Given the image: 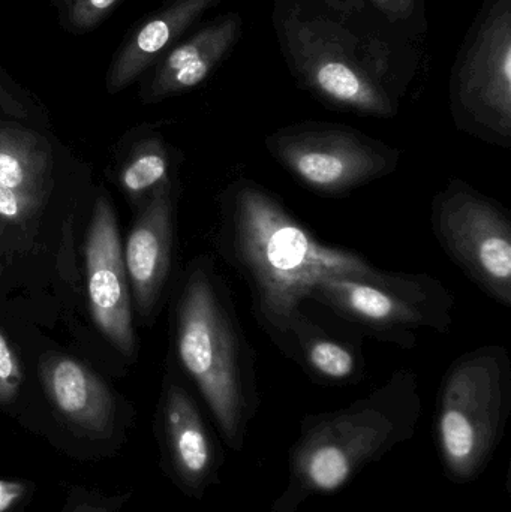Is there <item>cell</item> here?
<instances>
[{
    "label": "cell",
    "instance_id": "obj_17",
    "mask_svg": "<svg viewBox=\"0 0 511 512\" xmlns=\"http://www.w3.org/2000/svg\"><path fill=\"white\" fill-rule=\"evenodd\" d=\"M132 155L120 174V185L126 194L140 197L170 180L167 149L158 137L141 141Z\"/></svg>",
    "mask_w": 511,
    "mask_h": 512
},
{
    "label": "cell",
    "instance_id": "obj_16",
    "mask_svg": "<svg viewBox=\"0 0 511 512\" xmlns=\"http://www.w3.org/2000/svg\"><path fill=\"white\" fill-rule=\"evenodd\" d=\"M290 358H297L311 375L329 382L351 381L363 367L360 351L321 330L305 313L291 330Z\"/></svg>",
    "mask_w": 511,
    "mask_h": 512
},
{
    "label": "cell",
    "instance_id": "obj_21",
    "mask_svg": "<svg viewBox=\"0 0 511 512\" xmlns=\"http://www.w3.org/2000/svg\"><path fill=\"white\" fill-rule=\"evenodd\" d=\"M23 382V372L14 349L6 337L0 333V403L9 405L14 402Z\"/></svg>",
    "mask_w": 511,
    "mask_h": 512
},
{
    "label": "cell",
    "instance_id": "obj_25",
    "mask_svg": "<svg viewBox=\"0 0 511 512\" xmlns=\"http://www.w3.org/2000/svg\"><path fill=\"white\" fill-rule=\"evenodd\" d=\"M72 512H105V510L104 508L98 507V505L81 504Z\"/></svg>",
    "mask_w": 511,
    "mask_h": 512
},
{
    "label": "cell",
    "instance_id": "obj_10",
    "mask_svg": "<svg viewBox=\"0 0 511 512\" xmlns=\"http://www.w3.org/2000/svg\"><path fill=\"white\" fill-rule=\"evenodd\" d=\"M243 33L242 14L228 11L198 24L141 77L143 104H158L206 83L231 56Z\"/></svg>",
    "mask_w": 511,
    "mask_h": 512
},
{
    "label": "cell",
    "instance_id": "obj_3",
    "mask_svg": "<svg viewBox=\"0 0 511 512\" xmlns=\"http://www.w3.org/2000/svg\"><path fill=\"white\" fill-rule=\"evenodd\" d=\"M209 262L192 267L177 309L180 363L231 444L257 403L255 354Z\"/></svg>",
    "mask_w": 511,
    "mask_h": 512
},
{
    "label": "cell",
    "instance_id": "obj_24",
    "mask_svg": "<svg viewBox=\"0 0 511 512\" xmlns=\"http://www.w3.org/2000/svg\"><path fill=\"white\" fill-rule=\"evenodd\" d=\"M26 484L0 480V512H12L26 496Z\"/></svg>",
    "mask_w": 511,
    "mask_h": 512
},
{
    "label": "cell",
    "instance_id": "obj_20",
    "mask_svg": "<svg viewBox=\"0 0 511 512\" xmlns=\"http://www.w3.org/2000/svg\"><path fill=\"white\" fill-rule=\"evenodd\" d=\"M0 113L17 122H27L35 116V102L30 93L0 66Z\"/></svg>",
    "mask_w": 511,
    "mask_h": 512
},
{
    "label": "cell",
    "instance_id": "obj_8",
    "mask_svg": "<svg viewBox=\"0 0 511 512\" xmlns=\"http://www.w3.org/2000/svg\"><path fill=\"white\" fill-rule=\"evenodd\" d=\"M511 361L504 346L486 345L453 361L441 384L438 435L455 468H470L509 409Z\"/></svg>",
    "mask_w": 511,
    "mask_h": 512
},
{
    "label": "cell",
    "instance_id": "obj_19",
    "mask_svg": "<svg viewBox=\"0 0 511 512\" xmlns=\"http://www.w3.org/2000/svg\"><path fill=\"white\" fill-rule=\"evenodd\" d=\"M368 2L389 26L407 38L426 29L423 0H368Z\"/></svg>",
    "mask_w": 511,
    "mask_h": 512
},
{
    "label": "cell",
    "instance_id": "obj_12",
    "mask_svg": "<svg viewBox=\"0 0 511 512\" xmlns=\"http://www.w3.org/2000/svg\"><path fill=\"white\" fill-rule=\"evenodd\" d=\"M173 191L171 182L150 194L146 207L126 242L125 267L141 315L152 312L170 273L173 251Z\"/></svg>",
    "mask_w": 511,
    "mask_h": 512
},
{
    "label": "cell",
    "instance_id": "obj_4",
    "mask_svg": "<svg viewBox=\"0 0 511 512\" xmlns=\"http://www.w3.org/2000/svg\"><path fill=\"white\" fill-rule=\"evenodd\" d=\"M308 300L380 340L411 346L417 331L449 333L455 297L426 273L375 270L366 276H330L315 283Z\"/></svg>",
    "mask_w": 511,
    "mask_h": 512
},
{
    "label": "cell",
    "instance_id": "obj_22",
    "mask_svg": "<svg viewBox=\"0 0 511 512\" xmlns=\"http://www.w3.org/2000/svg\"><path fill=\"white\" fill-rule=\"evenodd\" d=\"M38 204L0 183V218L8 221H24L33 215Z\"/></svg>",
    "mask_w": 511,
    "mask_h": 512
},
{
    "label": "cell",
    "instance_id": "obj_23",
    "mask_svg": "<svg viewBox=\"0 0 511 512\" xmlns=\"http://www.w3.org/2000/svg\"><path fill=\"white\" fill-rule=\"evenodd\" d=\"M323 2L326 3L330 9H333L336 14L342 15V17L345 18H351V20L381 18L380 15L374 11V8L369 5L368 0H323Z\"/></svg>",
    "mask_w": 511,
    "mask_h": 512
},
{
    "label": "cell",
    "instance_id": "obj_7",
    "mask_svg": "<svg viewBox=\"0 0 511 512\" xmlns=\"http://www.w3.org/2000/svg\"><path fill=\"white\" fill-rule=\"evenodd\" d=\"M431 228L474 285L511 306V222L500 201L465 180H449L432 200Z\"/></svg>",
    "mask_w": 511,
    "mask_h": 512
},
{
    "label": "cell",
    "instance_id": "obj_13",
    "mask_svg": "<svg viewBox=\"0 0 511 512\" xmlns=\"http://www.w3.org/2000/svg\"><path fill=\"white\" fill-rule=\"evenodd\" d=\"M48 399L75 429L93 439L107 438L114 426L116 405L107 385L84 364L66 357L42 364Z\"/></svg>",
    "mask_w": 511,
    "mask_h": 512
},
{
    "label": "cell",
    "instance_id": "obj_18",
    "mask_svg": "<svg viewBox=\"0 0 511 512\" xmlns=\"http://www.w3.org/2000/svg\"><path fill=\"white\" fill-rule=\"evenodd\" d=\"M122 3L123 0H51L60 29L72 36L95 32Z\"/></svg>",
    "mask_w": 511,
    "mask_h": 512
},
{
    "label": "cell",
    "instance_id": "obj_2",
    "mask_svg": "<svg viewBox=\"0 0 511 512\" xmlns=\"http://www.w3.org/2000/svg\"><path fill=\"white\" fill-rule=\"evenodd\" d=\"M272 27L294 83L312 98L362 117L398 114L417 57L383 18L351 20L323 0H273Z\"/></svg>",
    "mask_w": 511,
    "mask_h": 512
},
{
    "label": "cell",
    "instance_id": "obj_9",
    "mask_svg": "<svg viewBox=\"0 0 511 512\" xmlns=\"http://www.w3.org/2000/svg\"><path fill=\"white\" fill-rule=\"evenodd\" d=\"M87 291L96 327L126 357L135 352L125 259L113 207L96 201L86 243Z\"/></svg>",
    "mask_w": 511,
    "mask_h": 512
},
{
    "label": "cell",
    "instance_id": "obj_1",
    "mask_svg": "<svg viewBox=\"0 0 511 512\" xmlns=\"http://www.w3.org/2000/svg\"><path fill=\"white\" fill-rule=\"evenodd\" d=\"M218 243L248 286L255 319L285 357L315 283L377 270L357 252L320 242L269 189L248 177H237L222 192Z\"/></svg>",
    "mask_w": 511,
    "mask_h": 512
},
{
    "label": "cell",
    "instance_id": "obj_11",
    "mask_svg": "<svg viewBox=\"0 0 511 512\" xmlns=\"http://www.w3.org/2000/svg\"><path fill=\"white\" fill-rule=\"evenodd\" d=\"M222 0H164L131 24L111 56L105 74L108 95L138 83L177 42L182 41Z\"/></svg>",
    "mask_w": 511,
    "mask_h": 512
},
{
    "label": "cell",
    "instance_id": "obj_6",
    "mask_svg": "<svg viewBox=\"0 0 511 512\" xmlns=\"http://www.w3.org/2000/svg\"><path fill=\"white\" fill-rule=\"evenodd\" d=\"M267 152L303 188L345 197L390 176L401 162V150L353 126L305 120L267 135Z\"/></svg>",
    "mask_w": 511,
    "mask_h": 512
},
{
    "label": "cell",
    "instance_id": "obj_5",
    "mask_svg": "<svg viewBox=\"0 0 511 512\" xmlns=\"http://www.w3.org/2000/svg\"><path fill=\"white\" fill-rule=\"evenodd\" d=\"M449 104L459 131L511 147V0H485L456 54Z\"/></svg>",
    "mask_w": 511,
    "mask_h": 512
},
{
    "label": "cell",
    "instance_id": "obj_15",
    "mask_svg": "<svg viewBox=\"0 0 511 512\" xmlns=\"http://www.w3.org/2000/svg\"><path fill=\"white\" fill-rule=\"evenodd\" d=\"M164 427L174 466L189 484L200 483L212 466V445L197 406L179 385H170L165 397Z\"/></svg>",
    "mask_w": 511,
    "mask_h": 512
},
{
    "label": "cell",
    "instance_id": "obj_14",
    "mask_svg": "<svg viewBox=\"0 0 511 512\" xmlns=\"http://www.w3.org/2000/svg\"><path fill=\"white\" fill-rule=\"evenodd\" d=\"M50 174L47 140L17 120L0 122V183L39 204Z\"/></svg>",
    "mask_w": 511,
    "mask_h": 512
}]
</instances>
